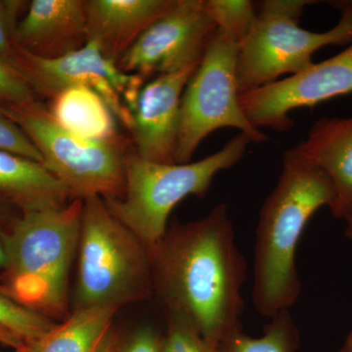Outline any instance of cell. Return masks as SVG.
Segmentation results:
<instances>
[{"label": "cell", "instance_id": "cell-1", "mask_svg": "<svg viewBox=\"0 0 352 352\" xmlns=\"http://www.w3.org/2000/svg\"><path fill=\"white\" fill-rule=\"evenodd\" d=\"M150 258L153 294L166 314L182 316L217 346L241 327L247 265L226 205L168 226Z\"/></svg>", "mask_w": 352, "mask_h": 352}, {"label": "cell", "instance_id": "cell-2", "mask_svg": "<svg viewBox=\"0 0 352 352\" xmlns=\"http://www.w3.org/2000/svg\"><path fill=\"white\" fill-rule=\"evenodd\" d=\"M333 199L332 183L323 171L285 152L281 175L264 201L256 227L252 300L263 316L272 318L298 302V243L312 215L330 208Z\"/></svg>", "mask_w": 352, "mask_h": 352}, {"label": "cell", "instance_id": "cell-3", "mask_svg": "<svg viewBox=\"0 0 352 352\" xmlns=\"http://www.w3.org/2000/svg\"><path fill=\"white\" fill-rule=\"evenodd\" d=\"M83 200L23 212L6 235L7 293L16 302L62 322L71 314L69 279L78 254Z\"/></svg>", "mask_w": 352, "mask_h": 352}, {"label": "cell", "instance_id": "cell-4", "mask_svg": "<svg viewBox=\"0 0 352 352\" xmlns=\"http://www.w3.org/2000/svg\"><path fill=\"white\" fill-rule=\"evenodd\" d=\"M76 256L73 310L94 307L120 310L154 296L149 249L100 197L83 200Z\"/></svg>", "mask_w": 352, "mask_h": 352}, {"label": "cell", "instance_id": "cell-5", "mask_svg": "<svg viewBox=\"0 0 352 352\" xmlns=\"http://www.w3.org/2000/svg\"><path fill=\"white\" fill-rule=\"evenodd\" d=\"M251 143L249 136L239 132L219 151L187 164L152 163L132 149L126 160L124 196L103 200L151 251L166 234L176 205L188 196H205L217 173L239 163Z\"/></svg>", "mask_w": 352, "mask_h": 352}, {"label": "cell", "instance_id": "cell-6", "mask_svg": "<svg viewBox=\"0 0 352 352\" xmlns=\"http://www.w3.org/2000/svg\"><path fill=\"white\" fill-rule=\"evenodd\" d=\"M3 106L0 108L31 139L43 166L62 183L71 201L122 198L126 160L133 149L131 138L119 135L112 140H85L64 131L39 102Z\"/></svg>", "mask_w": 352, "mask_h": 352}, {"label": "cell", "instance_id": "cell-7", "mask_svg": "<svg viewBox=\"0 0 352 352\" xmlns=\"http://www.w3.org/2000/svg\"><path fill=\"white\" fill-rule=\"evenodd\" d=\"M311 0H266L261 6L252 34L241 46L237 59L239 94L293 76L314 63L316 51L328 45L352 43V1L337 2L339 23L323 32L302 29L300 17Z\"/></svg>", "mask_w": 352, "mask_h": 352}, {"label": "cell", "instance_id": "cell-8", "mask_svg": "<svg viewBox=\"0 0 352 352\" xmlns=\"http://www.w3.org/2000/svg\"><path fill=\"white\" fill-rule=\"evenodd\" d=\"M240 46L217 30L185 87L180 106L176 164L190 163L201 141L231 127L261 144L267 135L250 122L240 103L237 59Z\"/></svg>", "mask_w": 352, "mask_h": 352}, {"label": "cell", "instance_id": "cell-9", "mask_svg": "<svg viewBox=\"0 0 352 352\" xmlns=\"http://www.w3.org/2000/svg\"><path fill=\"white\" fill-rule=\"evenodd\" d=\"M12 64L36 95L50 100L66 88H91L107 103L118 122L127 131L131 129V110L146 80L120 71L91 41L56 59L36 57L18 47Z\"/></svg>", "mask_w": 352, "mask_h": 352}, {"label": "cell", "instance_id": "cell-10", "mask_svg": "<svg viewBox=\"0 0 352 352\" xmlns=\"http://www.w3.org/2000/svg\"><path fill=\"white\" fill-rule=\"evenodd\" d=\"M217 32L204 0H175L173 8L139 36L118 67L145 80L198 67Z\"/></svg>", "mask_w": 352, "mask_h": 352}, {"label": "cell", "instance_id": "cell-11", "mask_svg": "<svg viewBox=\"0 0 352 352\" xmlns=\"http://www.w3.org/2000/svg\"><path fill=\"white\" fill-rule=\"evenodd\" d=\"M352 94V43L335 56L309 68L240 94V103L256 129L289 131L295 109L314 108L322 102Z\"/></svg>", "mask_w": 352, "mask_h": 352}, {"label": "cell", "instance_id": "cell-12", "mask_svg": "<svg viewBox=\"0 0 352 352\" xmlns=\"http://www.w3.org/2000/svg\"><path fill=\"white\" fill-rule=\"evenodd\" d=\"M197 68L155 76L141 88L131 110L129 131L134 151L141 159L176 164L182 95Z\"/></svg>", "mask_w": 352, "mask_h": 352}, {"label": "cell", "instance_id": "cell-13", "mask_svg": "<svg viewBox=\"0 0 352 352\" xmlns=\"http://www.w3.org/2000/svg\"><path fill=\"white\" fill-rule=\"evenodd\" d=\"M88 43L85 0H34L18 23L16 43L43 59H56Z\"/></svg>", "mask_w": 352, "mask_h": 352}, {"label": "cell", "instance_id": "cell-14", "mask_svg": "<svg viewBox=\"0 0 352 352\" xmlns=\"http://www.w3.org/2000/svg\"><path fill=\"white\" fill-rule=\"evenodd\" d=\"M289 152L327 175L335 191V199L329 208L333 217L351 219L352 116L317 120L307 138Z\"/></svg>", "mask_w": 352, "mask_h": 352}, {"label": "cell", "instance_id": "cell-15", "mask_svg": "<svg viewBox=\"0 0 352 352\" xmlns=\"http://www.w3.org/2000/svg\"><path fill=\"white\" fill-rule=\"evenodd\" d=\"M175 3V0H85L88 41L118 65L139 36Z\"/></svg>", "mask_w": 352, "mask_h": 352}, {"label": "cell", "instance_id": "cell-16", "mask_svg": "<svg viewBox=\"0 0 352 352\" xmlns=\"http://www.w3.org/2000/svg\"><path fill=\"white\" fill-rule=\"evenodd\" d=\"M0 199L23 212L68 205V192L43 164L0 150Z\"/></svg>", "mask_w": 352, "mask_h": 352}, {"label": "cell", "instance_id": "cell-17", "mask_svg": "<svg viewBox=\"0 0 352 352\" xmlns=\"http://www.w3.org/2000/svg\"><path fill=\"white\" fill-rule=\"evenodd\" d=\"M119 310L94 307L72 310L66 320L27 346L28 352H107Z\"/></svg>", "mask_w": 352, "mask_h": 352}, {"label": "cell", "instance_id": "cell-18", "mask_svg": "<svg viewBox=\"0 0 352 352\" xmlns=\"http://www.w3.org/2000/svg\"><path fill=\"white\" fill-rule=\"evenodd\" d=\"M47 110L64 131L76 138L107 141L120 135L115 115L91 88H66L51 99Z\"/></svg>", "mask_w": 352, "mask_h": 352}, {"label": "cell", "instance_id": "cell-19", "mask_svg": "<svg viewBox=\"0 0 352 352\" xmlns=\"http://www.w3.org/2000/svg\"><path fill=\"white\" fill-rule=\"evenodd\" d=\"M263 336L252 338L236 329L220 342V352H295L298 344V332L289 309L270 318Z\"/></svg>", "mask_w": 352, "mask_h": 352}, {"label": "cell", "instance_id": "cell-20", "mask_svg": "<svg viewBox=\"0 0 352 352\" xmlns=\"http://www.w3.org/2000/svg\"><path fill=\"white\" fill-rule=\"evenodd\" d=\"M204 7L217 30L233 39L240 48L258 20V13L249 0H204Z\"/></svg>", "mask_w": 352, "mask_h": 352}, {"label": "cell", "instance_id": "cell-21", "mask_svg": "<svg viewBox=\"0 0 352 352\" xmlns=\"http://www.w3.org/2000/svg\"><path fill=\"white\" fill-rule=\"evenodd\" d=\"M56 324L0 292V326L15 333L27 346Z\"/></svg>", "mask_w": 352, "mask_h": 352}, {"label": "cell", "instance_id": "cell-22", "mask_svg": "<svg viewBox=\"0 0 352 352\" xmlns=\"http://www.w3.org/2000/svg\"><path fill=\"white\" fill-rule=\"evenodd\" d=\"M168 327L162 337V352H220L219 346L206 340L189 321L166 314Z\"/></svg>", "mask_w": 352, "mask_h": 352}, {"label": "cell", "instance_id": "cell-23", "mask_svg": "<svg viewBox=\"0 0 352 352\" xmlns=\"http://www.w3.org/2000/svg\"><path fill=\"white\" fill-rule=\"evenodd\" d=\"M0 100L6 105L29 106L36 103L38 95L19 69L0 56Z\"/></svg>", "mask_w": 352, "mask_h": 352}, {"label": "cell", "instance_id": "cell-24", "mask_svg": "<svg viewBox=\"0 0 352 352\" xmlns=\"http://www.w3.org/2000/svg\"><path fill=\"white\" fill-rule=\"evenodd\" d=\"M0 150L43 164V157L36 146L0 108Z\"/></svg>", "mask_w": 352, "mask_h": 352}, {"label": "cell", "instance_id": "cell-25", "mask_svg": "<svg viewBox=\"0 0 352 352\" xmlns=\"http://www.w3.org/2000/svg\"><path fill=\"white\" fill-rule=\"evenodd\" d=\"M162 337L150 326L138 327L124 338L115 333L107 352H162Z\"/></svg>", "mask_w": 352, "mask_h": 352}, {"label": "cell", "instance_id": "cell-26", "mask_svg": "<svg viewBox=\"0 0 352 352\" xmlns=\"http://www.w3.org/2000/svg\"><path fill=\"white\" fill-rule=\"evenodd\" d=\"M24 3L0 0V56L6 58L11 64L18 50L16 43V30L19 23L17 16Z\"/></svg>", "mask_w": 352, "mask_h": 352}, {"label": "cell", "instance_id": "cell-27", "mask_svg": "<svg viewBox=\"0 0 352 352\" xmlns=\"http://www.w3.org/2000/svg\"><path fill=\"white\" fill-rule=\"evenodd\" d=\"M0 342L6 344V346L13 347L16 351L17 349H23L27 347V344L20 339L19 337L7 330V329L0 326Z\"/></svg>", "mask_w": 352, "mask_h": 352}, {"label": "cell", "instance_id": "cell-28", "mask_svg": "<svg viewBox=\"0 0 352 352\" xmlns=\"http://www.w3.org/2000/svg\"><path fill=\"white\" fill-rule=\"evenodd\" d=\"M6 235L2 231L0 226V268L6 270L7 264L6 249Z\"/></svg>", "mask_w": 352, "mask_h": 352}, {"label": "cell", "instance_id": "cell-29", "mask_svg": "<svg viewBox=\"0 0 352 352\" xmlns=\"http://www.w3.org/2000/svg\"><path fill=\"white\" fill-rule=\"evenodd\" d=\"M346 228L344 230V235L347 239L352 241V217L351 219L346 220Z\"/></svg>", "mask_w": 352, "mask_h": 352}, {"label": "cell", "instance_id": "cell-30", "mask_svg": "<svg viewBox=\"0 0 352 352\" xmlns=\"http://www.w3.org/2000/svg\"><path fill=\"white\" fill-rule=\"evenodd\" d=\"M344 346L352 347V331L349 333V335L347 336L346 342H344Z\"/></svg>", "mask_w": 352, "mask_h": 352}, {"label": "cell", "instance_id": "cell-31", "mask_svg": "<svg viewBox=\"0 0 352 352\" xmlns=\"http://www.w3.org/2000/svg\"><path fill=\"white\" fill-rule=\"evenodd\" d=\"M339 352H352V347L344 346Z\"/></svg>", "mask_w": 352, "mask_h": 352}, {"label": "cell", "instance_id": "cell-32", "mask_svg": "<svg viewBox=\"0 0 352 352\" xmlns=\"http://www.w3.org/2000/svg\"><path fill=\"white\" fill-rule=\"evenodd\" d=\"M0 292H2V293L6 294V295H8V293H7V289H6V287H4L3 285H1V284H0Z\"/></svg>", "mask_w": 352, "mask_h": 352}, {"label": "cell", "instance_id": "cell-33", "mask_svg": "<svg viewBox=\"0 0 352 352\" xmlns=\"http://www.w3.org/2000/svg\"><path fill=\"white\" fill-rule=\"evenodd\" d=\"M14 352H28L27 347H25V349H17V351H15Z\"/></svg>", "mask_w": 352, "mask_h": 352}]
</instances>
